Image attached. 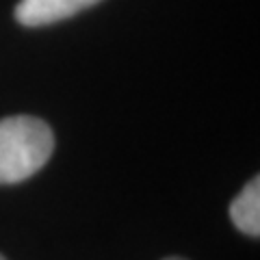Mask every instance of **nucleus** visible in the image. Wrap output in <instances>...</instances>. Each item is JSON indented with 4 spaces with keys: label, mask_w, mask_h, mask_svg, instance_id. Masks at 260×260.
Masks as SVG:
<instances>
[{
    "label": "nucleus",
    "mask_w": 260,
    "mask_h": 260,
    "mask_svg": "<svg viewBox=\"0 0 260 260\" xmlns=\"http://www.w3.org/2000/svg\"><path fill=\"white\" fill-rule=\"evenodd\" d=\"M230 219L247 237H260V180L258 176L243 186V191L232 200Z\"/></svg>",
    "instance_id": "nucleus-3"
},
{
    "label": "nucleus",
    "mask_w": 260,
    "mask_h": 260,
    "mask_svg": "<svg viewBox=\"0 0 260 260\" xmlns=\"http://www.w3.org/2000/svg\"><path fill=\"white\" fill-rule=\"evenodd\" d=\"M54 150L46 121L30 115L0 119V184H15L42 169Z\"/></svg>",
    "instance_id": "nucleus-1"
},
{
    "label": "nucleus",
    "mask_w": 260,
    "mask_h": 260,
    "mask_svg": "<svg viewBox=\"0 0 260 260\" xmlns=\"http://www.w3.org/2000/svg\"><path fill=\"white\" fill-rule=\"evenodd\" d=\"M165 260H186V258H165Z\"/></svg>",
    "instance_id": "nucleus-4"
},
{
    "label": "nucleus",
    "mask_w": 260,
    "mask_h": 260,
    "mask_svg": "<svg viewBox=\"0 0 260 260\" xmlns=\"http://www.w3.org/2000/svg\"><path fill=\"white\" fill-rule=\"evenodd\" d=\"M100 0H20L15 20L24 26H46L98 5Z\"/></svg>",
    "instance_id": "nucleus-2"
},
{
    "label": "nucleus",
    "mask_w": 260,
    "mask_h": 260,
    "mask_svg": "<svg viewBox=\"0 0 260 260\" xmlns=\"http://www.w3.org/2000/svg\"><path fill=\"white\" fill-rule=\"evenodd\" d=\"M0 260H5V258H3V256H0Z\"/></svg>",
    "instance_id": "nucleus-5"
}]
</instances>
